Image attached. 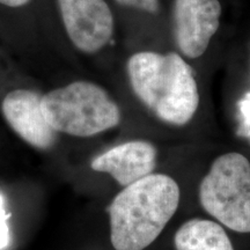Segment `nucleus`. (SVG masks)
<instances>
[{"instance_id":"obj_8","label":"nucleus","mask_w":250,"mask_h":250,"mask_svg":"<svg viewBox=\"0 0 250 250\" xmlns=\"http://www.w3.org/2000/svg\"><path fill=\"white\" fill-rule=\"evenodd\" d=\"M156 148L151 143L127 142L96 156L92 168L110 174L121 186L127 187L152 174L155 167Z\"/></svg>"},{"instance_id":"obj_12","label":"nucleus","mask_w":250,"mask_h":250,"mask_svg":"<svg viewBox=\"0 0 250 250\" xmlns=\"http://www.w3.org/2000/svg\"><path fill=\"white\" fill-rule=\"evenodd\" d=\"M241 111L246 118V123L250 126V100H245L241 102Z\"/></svg>"},{"instance_id":"obj_6","label":"nucleus","mask_w":250,"mask_h":250,"mask_svg":"<svg viewBox=\"0 0 250 250\" xmlns=\"http://www.w3.org/2000/svg\"><path fill=\"white\" fill-rule=\"evenodd\" d=\"M219 0H175L174 35L181 52L198 58L208 48L220 24Z\"/></svg>"},{"instance_id":"obj_1","label":"nucleus","mask_w":250,"mask_h":250,"mask_svg":"<svg viewBox=\"0 0 250 250\" xmlns=\"http://www.w3.org/2000/svg\"><path fill=\"white\" fill-rule=\"evenodd\" d=\"M179 203V184L168 175L149 174L124 187L108 208L112 247L147 248L169 223Z\"/></svg>"},{"instance_id":"obj_9","label":"nucleus","mask_w":250,"mask_h":250,"mask_svg":"<svg viewBox=\"0 0 250 250\" xmlns=\"http://www.w3.org/2000/svg\"><path fill=\"white\" fill-rule=\"evenodd\" d=\"M177 250H234L220 225L205 219H191L175 234Z\"/></svg>"},{"instance_id":"obj_2","label":"nucleus","mask_w":250,"mask_h":250,"mask_svg":"<svg viewBox=\"0 0 250 250\" xmlns=\"http://www.w3.org/2000/svg\"><path fill=\"white\" fill-rule=\"evenodd\" d=\"M134 94L156 117L168 124L189 123L199 104L191 67L180 55L144 51L127 61Z\"/></svg>"},{"instance_id":"obj_5","label":"nucleus","mask_w":250,"mask_h":250,"mask_svg":"<svg viewBox=\"0 0 250 250\" xmlns=\"http://www.w3.org/2000/svg\"><path fill=\"white\" fill-rule=\"evenodd\" d=\"M65 29L86 54L101 50L114 33V17L104 0H58Z\"/></svg>"},{"instance_id":"obj_3","label":"nucleus","mask_w":250,"mask_h":250,"mask_svg":"<svg viewBox=\"0 0 250 250\" xmlns=\"http://www.w3.org/2000/svg\"><path fill=\"white\" fill-rule=\"evenodd\" d=\"M41 109L56 132L90 137L115 127L121 111L107 90L88 81H76L42 96Z\"/></svg>"},{"instance_id":"obj_13","label":"nucleus","mask_w":250,"mask_h":250,"mask_svg":"<svg viewBox=\"0 0 250 250\" xmlns=\"http://www.w3.org/2000/svg\"><path fill=\"white\" fill-rule=\"evenodd\" d=\"M30 0H0V4L9 6V7H20L29 2Z\"/></svg>"},{"instance_id":"obj_10","label":"nucleus","mask_w":250,"mask_h":250,"mask_svg":"<svg viewBox=\"0 0 250 250\" xmlns=\"http://www.w3.org/2000/svg\"><path fill=\"white\" fill-rule=\"evenodd\" d=\"M118 4L133 7L147 13L155 14L159 12V0H116Z\"/></svg>"},{"instance_id":"obj_11","label":"nucleus","mask_w":250,"mask_h":250,"mask_svg":"<svg viewBox=\"0 0 250 250\" xmlns=\"http://www.w3.org/2000/svg\"><path fill=\"white\" fill-rule=\"evenodd\" d=\"M11 217L5 210V204L2 196L0 195V250L6 248L9 241V230L7 226V219Z\"/></svg>"},{"instance_id":"obj_7","label":"nucleus","mask_w":250,"mask_h":250,"mask_svg":"<svg viewBox=\"0 0 250 250\" xmlns=\"http://www.w3.org/2000/svg\"><path fill=\"white\" fill-rule=\"evenodd\" d=\"M42 95L28 89H17L5 96L2 114L9 126L29 145L48 149L55 145L57 132L46 122L41 109Z\"/></svg>"},{"instance_id":"obj_4","label":"nucleus","mask_w":250,"mask_h":250,"mask_svg":"<svg viewBox=\"0 0 250 250\" xmlns=\"http://www.w3.org/2000/svg\"><path fill=\"white\" fill-rule=\"evenodd\" d=\"M204 210L237 233H250V162L240 153H227L212 164L199 186Z\"/></svg>"}]
</instances>
